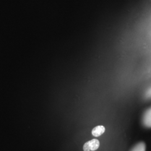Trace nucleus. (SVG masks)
<instances>
[{
    "label": "nucleus",
    "mask_w": 151,
    "mask_h": 151,
    "mask_svg": "<svg viewBox=\"0 0 151 151\" xmlns=\"http://www.w3.org/2000/svg\"><path fill=\"white\" fill-rule=\"evenodd\" d=\"M145 98L147 100L151 99V86L146 90L145 93Z\"/></svg>",
    "instance_id": "nucleus-5"
},
{
    "label": "nucleus",
    "mask_w": 151,
    "mask_h": 151,
    "mask_svg": "<svg viewBox=\"0 0 151 151\" xmlns=\"http://www.w3.org/2000/svg\"><path fill=\"white\" fill-rule=\"evenodd\" d=\"M100 142L99 140L93 139L85 143L83 147L84 151H95L99 148Z\"/></svg>",
    "instance_id": "nucleus-1"
},
{
    "label": "nucleus",
    "mask_w": 151,
    "mask_h": 151,
    "mask_svg": "<svg viewBox=\"0 0 151 151\" xmlns=\"http://www.w3.org/2000/svg\"><path fill=\"white\" fill-rule=\"evenodd\" d=\"M146 145L143 142H140L136 144L130 151H145Z\"/></svg>",
    "instance_id": "nucleus-4"
},
{
    "label": "nucleus",
    "mask_w": 151,
    "mask_h": 151,
    "mask_svg": "<svg viewBox=\"0 0 151 151\" xmlns=\"http://www.w3.org/2000/svg\"><path fill=\"white\" fill-rule=\"evenodd\" d=\"M105 131V128L103 125H99L93 128L92 130V134L94 137H98L104 133Z\"/></svg>",
    "instance_id": "nucleus-3"
},
{
    "label": "nucleus",
    "mask_w": 151,
    "mask_h": 151,
    "mask_svg": "<svg viewBox=\"0 0 151 151\" xmlns=\"http://www.w3.org/2000/svg\"><path fill=\"white\" fill-rule=\"evenodd\" d=\"M142 122L145 127L151 128V107L147 109L144 113Z\"/></svg>",
    "instance_id": "nucleus-2"
}]
</instances>
